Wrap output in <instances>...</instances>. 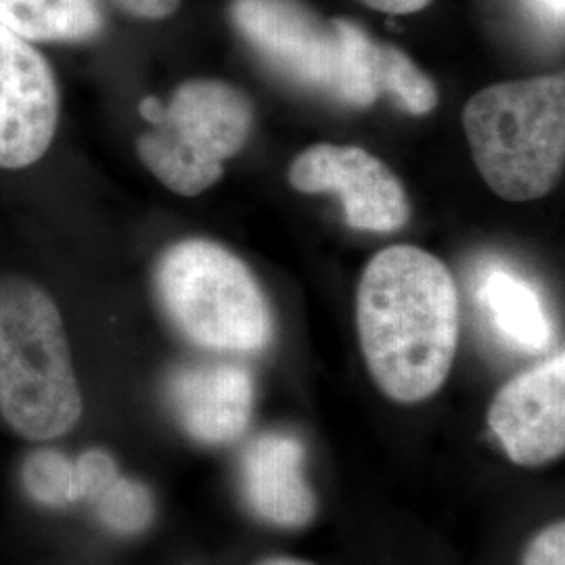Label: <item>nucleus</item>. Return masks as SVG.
Here are the masks:
<instances>
[{"instance_id": "nucleus-6", "label": "nucleus", "mask_w": 565, "mask_h": 565, "mask_svg": "<svg viewBox=\"0 0 565 565\" xmlns=\"http://www.w3.org/2000/svg\"><path fill=\"white\" fill-rule=\"evenodd\" d=\"M151 128L137 141L145 168L172 193L195 198L221 181L224 163L252 135L254 105L221 81L181 84L168 105L147 97L139 105Z\"/></svg>"}, {"instance_id": "nucleus-18", "label": "nucleus", "mask_w": 565, "mask_h": 565, "mask_svg": "<svg viewBox=\"0 0 565 565\" xmlns=\"http://www.w3.org/2000/svg\"><path fill=\"white\" fill-rule=\"evenodd\" d=\"M524 565H565L564 522L539 532L525 548Z\"/></svg>"}, {"instance_id": "nucleus-14", "label": "nucleus", "mask_w": 565, "mask_h": 565, "mask_svg": "<svg viewBox=\"0 0 565 565\" xmlns=\"http://www.w3.org/2000/svg\"><path fill=\"white\" fill-rule=\"evenodd\" d=\"M382 95L392 97L411 116H427L440 102L436 84L429 81V76L406 53L392 44H384Z\"/></svg>"}, {"instance_id": "nucleus-9", "label": "nucleus", "mask_w": 565, "mask_h": 565, "mask_svg": "<svg viewBox=\"0 0 565 565\" xmlns=\"http://www.w3.org/2000/svg\"><path fill=\"white\" fill-rule=\"evenodd\" d=\"M488 424L507 457L518 465H545L565 450V356L539 364L501 387Z\"/></svg>"}, {"instance_id": "nucleus-13", "label": "nucleus", "mask_w": 565, "mask_h": 565, "mask_svg": "<svg viewBox=\"0 0 565 565\" xmlns=\"http://www.w3.org/2000/svg\"><path fill=\"white\" fill-rule=\"evenodd\" d=\"M0 23L25 41L95 39L103 15L95 0H0Z\"/></svg>"}, {"instance_id": "nucleus-10", "label": "nucleus", "mask_w": 565, "mask_h": 565, "mask_svg": "<svg viewBox=\"0 0 565 565\" xmlns=\"http://www.w3.org/2000/svg\"><path fill=\"white\" fill-rule=\"evenodd\" d=\"M168 401L191 438L224 445L239 438L252 419L254 380L242 364L182 366L168 382Z\"/></svg>"}, {"instance_id": "nucleus-12", "label": "nucleus", "mask_w": 565, "mask_h": 565, "mask_svg": "<svg viewBox=\"0 0 565 565\" xmlns=\"http://www.w3.org/2000/svg\"><path fill=\"white\" fill-rule=\"evenodd\" d=\"M480 300L505 340L525 352L546 350L551 323L530 282L507 268H490L480 285Z\"/></svg>"}, {"instance_id": "nucleus-4", "label": "nucleus", "mask_w": 565, "mask_h": 565, "mask_svg": "<svg viewBox=\"0 0 565 565\" xmlns=\"http://www.w3.org/2000/svg\"><path fill=\"white\" fill-rule=\"evenodd\" d=\"M0 411L28 440H53L78 424L81 387L60 310L36 282L0 281Z\"/></svg>"}, {"instance_id": "nucleus-15", "label": "nucleus", "mask_w": 565, "mask_h": 565, "mask_svg": "<svg viewBox=\"0 0 565 565\" xmlns=\"http://www.w3.org/2000/svg\"><path fill=\"white\" fill-rule=\"evenodd\" d=\"M23 484L42 505L61 507L78 501L74 463L57 450H39L23 467Z\"/></svg>"}, {"instance_id": "nucleus-19", "label": "nucleus", "mask_w": 565, "mask_h": 565, "mask_svg": "<svg viewBox=\"0 0 565 565\" xmlns=\"http://www.w3.org/2000/svg\"><path fill=\"white\" fill-rule=\"evenodd\" d=\"M121 11L141 20H166L179 7L181 0H114Z\"/></svg>"}, {"instance_id": "nucleus-2", "label": "nucleus", "mask_w": 565, "mask_h": 565, "mask_svg": "<svg viewBox=\"0 0 565 565\" xmlns=\"http://www.w3.org/2000/svg\"><path fill=\"white\" fill-rule=\"evenodd\" d=\"M231 18L273 72L306 90L350 107L384 97V42L359 23L323 21L298 0H233Z\"/></svg>"}, {"instance_id": "nucleus-22", "label": "nucleus", "mask_w": 565, "mask_h": 565, "mask_svg": "<svg viewBox=\"0 0 565 565\" xmlns=\"http://www.w3.org/2000/svg\"><path fill=\"white\" fill-rule=\"evenodd\" d=\"M258 565H312L302 559H294V557H270V559H264Z\"/></svg>"}, {"instance_id": "nucleus-8", "label": "nucleus", "mask_w": 565, "mask_h": 565, "mask_svg": "<svg viewBox=\"0 0 565 565\" xmlns=\"http://www.w3.org/2000/svg\"><path fill=\"white\" fill-rule=\"evenodd\" d=\"M60 120V93L46 60L0 23V168L39 162Z\"/></svg>"}, {"instance_id": "nucleus-21", "label": "nucleus", "mask_w": 565, "mask_h": 565, "mask_svg": "<svg viewBox=\"0 0 565 565\" xmlns=\"http://www.w3.org/2000/svg\"><path fill=\"white\" fill-rule=\"evenodd\" d=\"M527 4L545 23L553 25V28H562V23H564V0H527Z\"/></svg>"}, {"instance_id": "nucleus-7", "label": "nucleus", "mask_w": 565, "mask_h": 565, "mask_svg": "<svg viewBox=\"0 0 565 565\" xmlns=\"http://www.w3.org/2000/svg\"><path fill=\"white\" fill-rule=\"evenodd\" d=\"M294 189L308 195L342 200L350 228L396 233L411 218V203L401 179L380 158L354 145L319 142L302 151L289 168Z\"/></svg>"}, {"instance_id": "nucleus-5", "label": "nucleus", "mask_w": 565, "mask_h": 565, "mask_svg": "<svg viewBox=\"0 0 565 565\" xmlns=\"http://www.w3.org/2000/svg\"><path fill=\"white\" fill-rule=\"evenodd\" d=\"M156 291L189 342L224 354H258L275 338L268 298L239 256L210 239L170 245L156 266Z\"/></svg>"}, {"instance_id": "nucleus-16", "label": "nucleus", "mask_w": 565, "mask_h": 565, "mask_svg": "<svg viewBox=\"0 0 565 565\" xmlns=\"http://www.w3.org/2000/svg\"><path fill=\"white\" fill-rule=\"evenodd\" d=\"M99 518L121 534L141 532L153 518V501L145 486L118 478L95 501Z\"/></svg>"}, {"instance_id": "nucleus-3", "label": "nucleus", "mask_w": 565, "mask_h": 565, "mask_svg": "<svg viewBox=\"0 0 565 565\" xmlns=\"http://www.w3.org/2000/svg\"><path fill=\"white\" fill-rule=\"evenodd\" d=\"M463 128L476 168L499 198H545L564 172V76L488 86L465 105Z\"/></svg>"}, {"instance_id": "nucleus-17", "label": "nucleus", "mask_w": 565, "mask_h": 565, "mask_svg": "<svg viewBox=\"0 0 565 565\" xmlns=\"http://www.w3.org/2000/svg\"><path fill=\"white\" fill-rule=\"evenodd\" d=\"M74 473H76L78 501L88 499L93 503L120 478L114 459L102 450L84 452L81 459L74 463Z\"/></svg>"}, {"instance_id": "nucleus-1", "label": "nucleus", "mask_w": 565, "mask_h": 565, "mask_svg": "<svg viewBox=\"0 0 565 565\" xmlns=\"http://www.w3.org/2000/svg\"><path fill=\"white\" fill-rule=\"evenodd\" d=\"M356 327L385 396L427 401L445 385L459 343V294L448 266L415 245L385 247L359 282Z\"/></svg>"}, {"instance_id": "nucleus-20", "label": "nucleus", "mask_w": 565, "mask_h": 565, "mask_svg": "<svg viewBox=\"0 0 565 565\" xmlns=\"http://www.w3.org/2000/svg\"><path fill=\"white\" fill-rule=\"evenodd\" d=\"M366 7L390 13V15H408V13H417L425 9L431 0H361Z\"/></svg>"}, {"instance_id": "nucleus-11", "label": "nucleus", "mask_w": 565, "mask_h": 565, "mask_svg": "<svg viewBox=\"0 0 565 565\" xmlns=\"http://www.w3.org/2000/svg\"><path fill=\"white\" fill-rule=\"evenodd\" d=\"M245 501L258 518L281 527H302L317 513V497L306 480L303 446L287 434H266L242 457Z\"/></svg>"}]
</instances>
